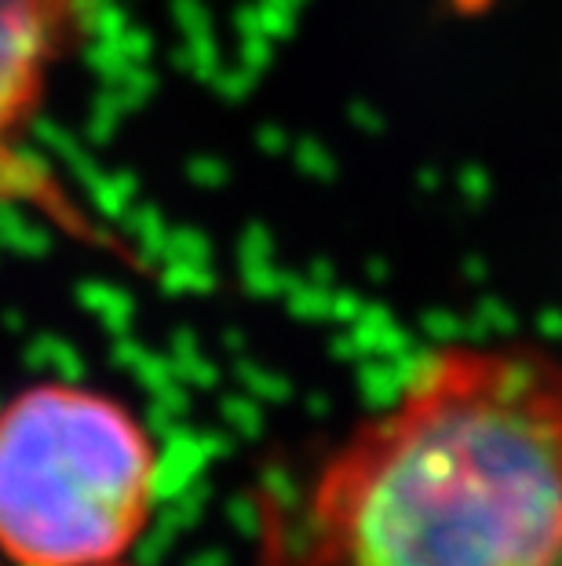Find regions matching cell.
<instances>
[{
    "label": "cell",
    "instance_id": "cell-1",
    "mask_svg": "<svg viewBox=\"0 0 562 566\" xmlns=\"http://www.w3.org/2000/svg\"><path fill=\"white\" fill-rule=\"evenodd\" d=\"M318 566H562V363L446 352L321 468Z\"/></svg>",
    "mask_w": 562,
    "mask_h": 566
},
{
    "label": "cell",
    "instance_id": "cell-2",
    "mask_svg": "<svg viewBox=\"0 0 562 566\" xmlns=\"http://www.w3.org/2000/svg\"><path fill=\"white\" fill-rule=\"evenodd\" d=\"M153 442L110 395L41 384L0 413V552L114 566L147 526Z\"/></svg>",
    "mask_w": 562,
    "mask_h": 566
},
{
    "label": "cell",
    "instance_id": "cell-3",
    "mask_svg": "<svg viewBox=\"0 0 562 566\" xmlns=\"http://www.w3.org/2000/svg\"><path fill=\"white\" fill-rule=\"evenodd\" d=\"M77 22L81 0H0V198H44L30 187L19 139L38 117Z\"/></svg>",
    "mask_w": 562,
    "mask_h": 566
}]
</instances>
